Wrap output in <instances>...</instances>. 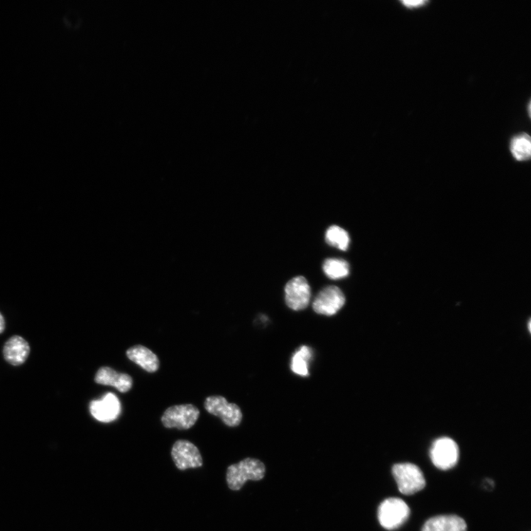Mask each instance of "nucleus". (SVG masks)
Here are the masks:
<instances>
[{"label": "nucleus", "instance_id": "1", "mask_svg": "<svg viewBox=\"0 0 531 531\" xmlns=\"http://www.w3.org/2000/svg\"><path fill=\"white\" fill-rule=\"evenodd\" d=\"M265 466L261 461L246 459L227 469L226 483L231 489L238 491L248 481L262 480L265 476Z\"/></svg>", "mask_w": 531, "mask_h": 531}, {"label": "nucleus", "instance_id": "2", "mask_svg": "<svg viewBox=\"0 0 531 531\" xmlns=\"http://www.w3.org/2000/svg\"><path fill=\"white\" fill-rule=\"evenodd\" d=\"M392 473L398 490L405 496H412L426 486L422 471L415 464H395L393 466Z\"/></svg>", "mask_w": 531, "mask_h": 531}, {"label": "nucleus", "instance_id": "3", "mask_svg": "<svg viewBox=\"0 0 531 531\" xmlns=\"http://www.w3.org/2000/svg\"><path fill=\"white\" fill-rule=\"evenodd\" d=\"M410 510L407 503L400 498H391L383 501L378 507L379 523L388 530L400 527L408 520Z\"/></svg>", "mask_w": 531, "mask_h": 531}, {"label": "nucleus", "instance_id": "4", "mask_svg": "<svg viewBox=\"0 0 531 531\" xmlns=\"http://www.w3.org/2000/svg\"><path fill=\"white\" fill-rule=\"evenodd\" d=\"M199 415V409L193 405H175L165 411L161 422L165 428L186 430L196 424Z\"/></svg>", "mask_w": 531, "mask_h": 531}, {"label": "nucleus", "instance_id": "5", "mask_svg": "<svg viewBox=\"0 0 531 531\" xmlns=\"http://www.w3.org/2000/svg\"><path fill=\"white\" fill-rule=\"evenodd\" d=\"M204 408L208 412L219 417L226 426L235 427L242 421L243 415L240 407L236 404L227 403L223 396L207 397Z\"/></svg>", "mask_w": 531, "mask_h": 531}, {"label": "nucleus", "instance_id": "6", "mask_svg": "<svg viewBox=\"0 0 531 531\" xmlns=\"http://www.w3.org/2000/svg\"><path fill=\"white\" fill-rule=\"evenodd\" d=\"M430 458L435 467L441 470H449L459 460V448L454 441L449 438L436 440L430 450Z\"/></svg>", "mask_w": 531, "mask_h": 531}, {"label": "nucleus", "instance_id": "7", "mask_svg": "<svg viewBox=\"0 0 531 531\" xmlns=\"http://www.w3.org/2000/svg\"><path fill=\"white\" fill-rule=\"evenodd\" d=\"M285 300L289 308L294 311L305 310L310 305L312 292L307 280L298 276L288 282L285 288Z\"/></svg>", "mask_w": 531, "mask_h": 531}, {"label": "nucleus", "instance_id": "8", "mask_svg": "<svg viewBox=\"0 0 531 531\" xmlns=\"http://www.w3.org/2000/svg\"><path fill=\"white\" fill-rule=\"evenodd\" d=\"M346 303V297L339 288L335 286L322 290L313 302L314 311L326 316H333L342 309Z\"/></svg>", "mask_w": 531, "mask_h": 531}, {"label": "nucleus", "instance_id": "9", "mask_svg": "<svg viewBox=\"0 0 531 531\" xmlns=\"http://www.w3.org/2000/svg\"><path fill=\"white\" fill-rule=\"evenodd\" d=\"M173 461L180 470L201 467L203 464L201 453L192 442L179 440L172 450Z\"/></svg>", "mask_w": 531, "mask_h": 531}, {"label": "nucleus", "instance_id": "10", "mask_svg": "<svg viewBox=\"0 0 531 531\" xmlns=\"http://www.w3.org/2000/svg\"><path fill=\"white\" fill-rule=\"evenodd\" d=\"M89 411L97 420L109 423L116 420L121 411L119 398L114 393H106L100 400H94L89 404Z\"/></svg>", "mask_w": 531, "mask_h": 531}, {"label": "nucleus", "instance_id": "11", "mask_svg": "<svg viewBox=\"0 0 531 531\" xmlns=\"http://www.w3.org/2000/svg\"><path fill=\"white\" fill-rule=\"evenodd\" d=\"M30 352L31 348L28 343L21 336H11L4 348V356L6 362L13 366L24 364Z\"/></svg>", "mask_w": 531, "mask_h": 531}, {"label": "nucleus", "instance_id": "12", "mask_svg": "<svg viewBox=\"0 0 531 531\" xmlns=\"http://www.w3.org/2000/svg\"><path fill=\"white\" fill-rule=\"evenodd\" d=\"M94 382L102 385L116 388L121 393H127L133 385L131 376L126 373H118L109 367H102L94 376Z\"/></svg>", "mask_w": 531, "mask_h": 531}, {"label": "nucleus", "instance_id": "13", "mask_svg": "<svg viewBox=\"0 0 531 531\" xmlns=\"http://www.w3.org/2000/svg\"><path fill=\"white\" fill-rule=\"evenodd\" d=\"M127 357L148 373L156 372L160 368L158 356L143 346H136L126 351Z\"/></svg>", "mask_w": 531, "mask_h": 531}, {"label": "nucleus", "instance_id": "14", "mask_svg": "<svg viewBox=\"0 0 531 531\" xmlns=\"http://www.w3.org/2000/svg\"><path fill=\"white\" fill-rule=\"evenodd\" d=\"M422 531H467V524L457 515L436 516L425 522Z\"/></svg>", "mask_w": 531, "mask_h": 531}, {"label": "nucleus", "instance_id": "15", "mask_svg": "<svg viewBox=\"0 0 531 531\" xmlns=\"http://www.w3.org/2000/svg\"><path fill=\"white\" fill-rule=\"evenodd\" d=\"M313 357V351L311 348L303 346L295 351L291 362V369L297 375L301 376H310V363Z\"/></svg>", "mask_w": 531, "mask_h": 531}, {"label": "nucleus", "instance_id": "16", "mask_svg": "<svg viewBox=\"0 0 531 531\" xmlns=\"http://www.w3.org/2000/svg\"><path fill=\"white\" fill-rule=\"evenodd\" d=\"M512 155L519 161L527 160L531 155V141L529 135L521 133L513 138L510 143Z\"/></svg>", "mask_w": 531, "mask_h": 531}, {"label": "nucleus", "instance_id": "17", "mask_svg": "<svg viewBox=\"0 0 531 531\" xmlns=\"http://www.w3.org/2000/svg\"><path fill=\"white\" fill-rule=\"evenodd\" d=\"M324 271L331 279L344 278L349 275V264L344 259L329 258L324 262Z\"/></svg>", "mask_w": 531, "mask_h": 531}, {"label": "nucleus", "instance_id": "18", "mask_svg": "<svg viewBox=\"0 0 531 531\" xmlns=\"http://www.w3.org/2000/svg\"><path fill=\"white\" fill-rule=\"evenodd\" d=\"M326 241L334 248L346 251L350 243L349 234L341 227L334 225L329 227L326 234Z\"/></svg>", "mask_w": 531, "mask_h": 531}, {"label": "nucleus", "instance_id": "19", "mask_svg": "<svg viewBox=\"0 0 531 531\" xmlns=\"http://www.w3.org/2000/svg\"><path fill=\"white\" fill-rule=\"evenodd\" d=\"M405 7H407L409 9H415V8H419L421 6H423L426 5L428 2L427 1H422V0H420V1H403L401 2Z\"/></svg>", "mask_w": 531, "mask_h": 531}, {"label": "nucleus", "instance_id": "20", "mask_svg": "<svg viewBox=\"0 0 531 531\" xmlns=\"http://www.w3.org/2000/svg\"><path fill=\"white\" fill-rule=\"evenodd\" d=\"M6 329V322L4 316L0 313V334H2Z\"/></svg>", "mask_w": 531, "mask_h": 531}]
</instances>
